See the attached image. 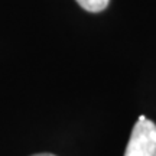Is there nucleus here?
Wrapping results in <instances>:
<instances>
[{
  "instance_id": "f257e3e1",
  "label": "nucleus",
  "mask_w": 156,
  "mask_h": 156,
  "mask_svg": "<svg viewBox=\"0 0 156 156\" xmlns=\"http://www.w3.org/2000/svg\"><path fill=\"white\" fill-rule=\"evenodd\" d=\"M124 156H156V124L152 120H137Z\"/></svg>"
},
{
  "instance_id": "f03ea898",
  "label": "nucleus",
  "mask_w": 156,
  "mask_h": 156,
  "mask_svg": "<svg viewBox=\"0 0 156 156\" xmlns=\"http://www.w3.org/2000/svg\"><path fill=\"white\" fill-rule=\"evenodd\" d=\"M110 0H77V3L84 10L91 12V13H98V12L104 10L108 5Z\"/></svg>"
},
{
  "instance_id": "7ed1b4c3",
  "label": "nucleus",
  "mask_w": 156,
  "mask_h": 156,
  "mask_svg": "<svg viewBox=\"0 0 156 156\" xmlns=\"http://www.w3.org/2000/svg\"><path fill=\"white\" fill-rule=\"evenodd\" d=\"M32 156H55L52 153H38V155H32Z\"/></svg>"
}]
</instances>
